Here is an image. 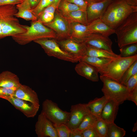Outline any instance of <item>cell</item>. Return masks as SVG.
Segmentation results:
<instances>
[{
	"instance_id": "cell-35",
	"label": "cell",
	"mask_w": 137,
	"mask_h": 137,
	"mask_svg": "<svg viewBox=\"0 0 137 137\" xmlns=\"http://www.w3.org/2000/svg\"><path fill=\"white\" fill-rule=\"evenodd\" d=\"M54 0H41L37 5L32 9V12L37 17L38 14L44 9L52 4Z\"/></svg>"
},
{
	"instance_id": "cell-32",
	"label": "cell",
	"mask_w": 137,
	"mask_h": 137,
	"mask_svg": "<svg viewBox=\"0 0 137 137\" xmlns=\"http://www.w3.org/2000/svg\"><path fill=\"white\" fill-rule=\"evenodd\" d=\"M94 127L98 137H106L108 124L101 118L98 119Z\"/></svg>"
},
{
	"instance_id": "cell-27",
	"label": "cell",
	"mask_w": 137,
	"mask_h": 137,
	"mask_svg": "<svg viewBox=\"0 0 137 137\" xmlns=\"http://www.w3.org/2000/svg\"><path fill=\"white\" fill-rule=\"evenodd\" d=\"M57 7L52 4L43 10L37 16V20L43 24L48 23L53 19Z\"/></svg>"
},
{
	"instance_id": "cell-14",
	"label": "cell",
	"mask_w": 137,
	"mask_h": 137,
	"mask_svg": "<svg viewBox=\"0 0 137 137\" xmlns=\"http://www.w3.org/2000/svg\"><path fill=\"white\" fill-rule=\"evenodd\" d=\"M112 0H105L87 4L86 11L89 24L96 19H101Z\"/></svg>"
},
{
	"instance_id": "cell-7",
	"label": "cell",
	"mask_w": 137,
	"mask_h": 137,
	"mask_svg": "<svg viewBox=\"0 0 137 137\" xmlns=\"http://www.w3.org/2000/svg\"><path fill=\"white\" fill-rule=\"evenodd\" d=\"M34 42L40 45L49 56L72 63L78 62L73 56L66 53L60 47L56 39H43Z\"/></svg>"
},
{
	"instance_id": "cell-28",
	"label": "cell",
	"mask_w": 137,
	"mask_h": 137,
	"mask_svg": "<svg viewBox=\"0 0 137 137\" xmlns=\"http://www.w3.org/2000/svg\"><path fill=\"white\" fill-rule=\"evenodd\" d=\"M82 9L77 5L64 0H61L56 10L63 16L72 11Z\"/></svg>"
},
{
	"instance_id": "cell-18",
	"label": "cell",
	"mask_w": 137,
	"mask_h": 137,
	"mask_svg": "<svg viewBox=\"0 0 137 137\" xmlns=\"http://www.w3.org/2000/svg\"><path fill=\"white\" fill-rule=\"evenodd\" d=\"M119 105L115 100L108 99L102 110L101 118L108 124L114 122Z\"/></svg>"
},
{
	"instance_id": "cell-45",
	"label": "cell",
	"mask_w": 137,
	"mask_h": 137,
	"mask_svg": "<svg viewBox=\"0 0 137 137\" xmlns=\"http://www.w3.org/2000/svg\"><path fill=\"white\" fill-rule=\"evenodd\" d=\"M87 4L101 2L105 0H84Z\"/></svg>"
},
{
	"instance_id": "cell-10",
	"label": "cell",
	"mask_w": 137,
	"mask_h": 137,
	"mask_svg": "<svg viewBox=\"0 0 137 137\" xmlns=\"http://www.w3.org/2000/svg\"><path fill=\"white\" fill-rule=\"evenodd\" d=\"M43 24L55 32L57 41L70 38V23L56 9L53 20Z\"/></svg>"
},
{
	"instance_id": "cell-19",
	"label": "cell",
	"mask_w": 137,
	"mask_h": 137,
	"mask_svg": "<svg viewBox=\"0 0 137 137\" xmlns=\"http://www.w3.org/2000/svg\"><path fill=\"white\" fill-rule=\"evenodd\" d=\"M91 34L88 25L78 23H70V38L76 40L83 42Z\"/></svg>"
},
{
	"instance_id": "cell-26",
	"label": "cell",
	"mask_w": 137,
	"mask_h": 137,
	"mask_svg": "<svg viewBox=\"0 0 137 137\" xmlns=\"http://www.w3.org/2000/svg\"><path fill=\"white\" fill-rule=\"evenodd\" d=\"M86 56L114 59L120 57L114 52L86 44Z\"/></svg>"
},
{
	"instance_id": "cell-2",
	"label": "cell",
	"mask_w": 137,
	"mask_h": 137,
	"mask_svg": "<svg viewBox=\"0 0 137 137\" xmlns=\"http://www.w3.org/2000/svg\"><path fill=\"white\" fill-rule=\"evenodd\" d=\"M137 11V7L128 5L125 0H112L101 20L115 29L132 13Z\"/></svg>"
},
{
	"instance_id": "cell-34",
	"label": "cell",
	"mask_w": 137,
	"mask_h": 137,
	"mask_svg": "<svg viewBox=\"0 0 137 137\" xmlns=\"http://www.w3.org/2000/svg\"><path fill=\"white\" fill-rule=\"evenodd\" d=\"M53 125L58 137H70L71 130L65 124Z\"/></svg>"
},
{
	"instance_id": "cell-8",
	"label": "cell",
	"mask_w": 137,
	"mask_h": 137,
	"mask_svg": "<svg viewBox=\"0 0 137 137\" xmlns=\"http://www.w3.org/2000/svg\"><path fill=\"white\" fill-rule=\"evenodd\" d=\"M42 111L54 124H66L69 118L70 112L62 110L57 103L49 99H46L43 102Z\"/></svg>"
},
{
	"instance_id": "cell-47",
	"label": "cell",
	"mask_w": 137,
	"mask_h": 137,
	"mask_svg": "<svg viewBox=\"0 0 137 137\" xmlns=\"http://www.w3.org/2000/svg\"><path fill=\"white\" fill-rule=\"evenodd\" d=\"M137 130V122L134 124V126L132 129V131L135 132Z\"/></svg>"
},
{
	"instance_id": "cell-13",
	"label": "cell",
	"mask_w": 137,
	"mask_h": 137,
	"mask_svg": "<svg viewBox=\"0 0 137 137\" xmlns=\"http://www.w3.org/2000/svg\"><path fill=\"white\" fill-rule=\"evenodd\" d=\"M6 100L27 118L34 117L36 115L39 108L40 105H35L14 96L9 97Z\"/></svg>"
},
{
	"instance_id": "cell-41",
	"label": "cell",
	"mask_w": 137,
	"mask_h": 137,
	"mask_svg": "<svg viewBox=\"0 0 137 137\" xmlns=\"http://www.w3.org/2000/svg\"><path fill=\"white\" fill-rule=\"evenodd\" d=\"M22 2L21 0H0V6L7 5H16Z\"/></svg>"
},
{
	"instance_id": "cell-17",
	"label": "cell",
	"mask_w": 137,
	"mask_h": 137,
	"mask_svg": "<svg viewBox=\"0 0 137 137\" xmlns=\"http://www.w3.org/2000/svg\"><path fill=\"white\" fill-rule=\"evenodd\" d=\"M14 96L35 105H40L37 94L31 88L26 85L21 84L15 90Z\"/></svg>"
},
{
	"instance_id": "cell-21",
	"label": "cell",
	"mask_w": 137,
	"mask_h": 137,
	"mask_svg": "<svg viewBox=\"0 0 137 137\" xmlns=\"http://www.w3.org/2000/svg\"><path fill=\"white\" fill-rule=\"evenodd\" d=\"M21 84L17 75L11 72L6 71L0 74V87L15 90Z\"/></svg>"
},
{
	"instance_id": "cell-29",
	"label": "cell",
	"mask_w": 137,
	"mask_h": 137,
	"mask_svg": "<svg viewBox=\"0 0 137 137\" xmlns=\"http://www.w3.org/2000/svg\"><path fill=\"white\" fill-rule=\"evenodd\" d=\"M98 119L90 112L85 116L77 129L82 132L85 130L93 127Z\"/></svg>"
},
{
	"instance_id": "cell-23",
	"label": "cell",
	"mask_w": 137,
	"mask_h": 137,
	"mask_svg": "<svg viewBox=\"0 0 137 137\" xmlns=\"http://www.w3.org/2000/svg\"><path fill=\"white\" fill-rule=\"evenodd\" d=\"M113 59L85 56L80 61H84L92 65L97 69L100 75H101Z\"/></svg>"
},
{
	"instance_id": "cell-37",
	"label": "cell",
	"mask_w": 137,
	"mask_h": 137,
	"mask_svg": "<svg viewBox=\"0 0 137 137\" xmlns=\"http://www.w3.org/2000/svg\"><path fill=\"white\" fill-rule=\"evenodd\" d=\"M15 91L9 88L0 87V98L6 100L9 97L14 96Z\"/></svg>"
},
{
	"instance_id": "cell-5",
	"label": "cell",
	"mask_w": 137,
	"mask_h": 137,
	"mask_svg": "<svg viewBox=\"0 0 137 137\" xmlns=\"http://www.w3.org/2000/svg\"><path fill=\"white\" fill-rule=\"evenodd\" d=\"M103 83L101 91L108 99H112L120 105L127 100L131 92L124 85L106 76L100 75Z\"/></svg>"
},
{
	"instance_id": "cell-43",
	"label": "cell",
	"mask_w": 137,
	"mask_h": 137,
	"mask_svg": "<svg viewBox=\"0 0 137 137\" xmlns=\"http://www.w3.org/2000/svg\"><path fill=\"white\" fill-rule=\"evenodd\" d=\"M32 9L35 8L41 0H28Z\"/></svg>"
},
{
	"instance_id": "cell-33",
	"label": "cell",
	"mask_w": 137,
	"mask_h": 137,
	"mask_svg": "<svg viewBox=\"0 0 137 137\" xmlns=\"http://www.w3.org/2000/svg\"><path fill=\"white\" fill-rule=\"evenodd\" d=\"M137 74V60L134 61L126 71L120 81L124 85L131 77Z\"/></svg>"
},
{
	"instance_id": "cell-15",
	"label": "cell",
	"mask_w": 137,
	"mask_h": 137,
	"mask_svg": "<svg viewBox=\"0 0 137 137\" xmlns=\"http://www.w3.org/2000/svg\"><path fill=\"white\" fill-rule=\"evenodd\" d=\"M86 44L113 52L112 42L109 37L98 33H91L83 41Z\"/></svg>"
},
{
	"instance_id": "cell-1",
	"label": "cell",
	"mask_w": 137,
	"mask_h": 137,
	"mask_svg": "<svg viewBox=\"0 0 137 137\" xmlns=\"http://www.w3.org/2000/svg\"><path fill=\"white\" fill-rule=\"evenodd\" d=\"M17 11L15 5L0 6V39L26 31L24 25L20 24L15 16Z\"/></svg>"
},
{
	"instance_id": "cell-3",
	"label": "cell",
	"mask_w": 137,
	"mask_h": 137,
	"mask_svg": "<svg viewBox=\"0 0 137 137\" xmlns=\"http://www.w3.org/2000/svg\"><path fill=\"white\" fill-rule=\"evenodd\" d=\"M24 27L26 30L25 32L11 37L20 45H24L32 41L43 39H57V35L54 31L38 20L32 21L29 26L24 25Z\"/></svg>"
},
{
	"instance_id": "cell-20",
	"label": "cell",
	"mask_w": 137,
	"mask_h": 137,
	"mask_svg": "<svg viewBox=\"0 0 137 137\" xmlns=\"http://www.w3.org/2000/svg\"><path fill=\"white\" fill-rule=\"evenodd\" d=\"M88 26L91 33H98L108 37L115 33V30L110 27L101 19L93 21L89 23Z\"/></svg>"
},
{
	"instance_id": "cell-22",
	"label": "cell",
	"mask_w": 137,
	"mask_h": 137,
	"mask_svg": "<svg viewBox=\"0 0 137 137\" xmlns=\"http://www.w3.org/2000/svg\"><path fill=\"white\" fill-rule=\"evenodd\" d=\"M16 6L18 11L15 16L17 18L31 21L37 20V17L32 12V9L28 0H25L22 3L16 5Z\"/></svg>"
},
{
	"instance_id": "cell-36",
	"label": "cell",
	"mask_w": 137,
	"mask_h": 137,
	"mask_svg": "<svg viewBox=\"0 0 137 137\" xmlns=\"http://www.w3.org/2000/svg\"><path fill=\"white\" fill-rule=\"evenodd\" d=\"M130 92H131L137 86V74L130 78L124 85Z\"/></svg>"
},
{
	"instance_id": "cell-12",
	"label": "cell",
	"mask_w": 137,
	"mask_h": 137,
	"mask_svg": "<svg viewBox=\"0 0 137 137\" xmlns=\"http://www.w3.org/2000/svg\"><path fill=\"white\" fill-rule=\"evenodd\" d=\"M35 131L38 137H58L53 124L42 111L38 116Z\"/></svg>"
},
{
	"instance_id": "cell-24",
	"label": "cell",
	"mask_w": 137,
	"mask_h": 137,
	"mask_svg": "<svg viewBox=\"0 0 137 137\" xmlns=\"http://www.w3.org/2000/svg\"><path fill=\"white\" fill-rule=\"evenodd\" d=\"M108 99L104 95L90 101L87 105L90 113L97 118H101L102 110Z\"/></svg>"
},
{
	"instance_id": "cell-31",
	"label": "cell",
	"mask_w": 137,
	"mask_h": 137,
	"mask_svg": "<svg viewBox=\"0 0 137 137\" xmlns=\"http://www.w3.org/2000/svg\"><path fill=\"white\" fill-rule=\"evenodd\" d=\"M120 57H128L134 56L137 53V43L131 44L120 48Z\"/></svg>"
},
{
	"instance_id": "cell-44",
	"label": "cell",
	"mask_w": 137,
	"mask_h": 137,
	"mask_svg": "<svg viewBox=\"0 0 137 137\" xmlns=\"http://www.w3.org/2000/svg\"><path fill=\"white\" fill-rule=\"evenodd\" d=\"M127 4L133 7H137V0H125Z\"/></svg>"
},
{
	"instance_id": "cell-40",
	"label": "cell",
	"mask_w": 137,
	"mask_h": 137,
	"mask_svg": "<svg viewBox=\"0 0 137 137\" xmlns=\"http://www.w3.org/2000/svg\"><path fill=\"white\" fill-rule=\"evenodd\" d=\"M127 100L132 101L137 106V86L131 92L130 95Z\"/></svg>"
},
{
	"instance_id": "cell-6",
	"label": "cell",
	"mask_w": 137,
	"mask_h": 137,
	"mask_svg": "<svg viewBox=\"0 0 137 137\" xmlns=\"http://www.w3.org/2000/svg\"><path fill=\"white\" fill-rule=\"evenodd\" d=\"M137 60V54L128 57H119L113 59L103 74L120 83L121 79L127 69Z\"/></svg>"
},
{
	"instance_id": "cell-30",
	"label": "cell",
	"mask_w": 137,
	"mask_h": 137,
	"mask_svg": "<svg viewBox=\"0 0 137 137\" xmlns=\"http://www.w3.org/2000/svg\"><path fill=\"white\" fill-rule=\"evenodd\" d=\"M126 133L123 128L118 126L114 122L108 124L106 137H123Z\"/></svg>"
},
{
	"instance_id": "cell-46",
	"label": "cell",
	"mask_w": 137,
	"mask_h": 137,
	"mask_svg": "<svg viewBox=\"0 0 137 137\" xmlns=\"http://www.w3.org/2000/svg\"><path fill=\"white\" fill-rule=\"evenodd\" d=\"M61 0H54V1L52 3L55 6H56L57 8V7Z\"/></svg>"
},
{
	"instance_id": "cell-38",
	"label": "cell",
	"mask_w": 137,
	"mask_h": 137,
	"mask_svg": "<svg viewBox=\"0 0 137 137\" xmlns=\"http://www.w3.org/2000/svg\"><path fill=\"white\" fill-rule=\"evenodd\" d=\"M83 137H98L94 127H92L82 131Z\"/></svg>"
},
{
	"instance_id": "cell-11",
	"label": "cell",
	"mask_w": 137,
	"mask_h": 137,
	"mask_svg": "<svg viewBox=\"0 0 137 137\" xmlns=\"http://www.w3.org/2000/svg\"><path fill=\"white\" fill-rule=\"evenodd\" d=\"M69 118L66 125L71 130L77 128L85 116L90 113L87 104L71 106Z\"/></svg>"
},
{
	"instance_id": "cell-9",
	"label": "cell",
	"mask_w": 137,
	"mask_h": 137,
	"mask_svg": "<svg viewBox=\"0 0 137 137\" xmlns=\"http://www.w3.org/2000/svg\"><path fill=\"white\" fill-rule=\"evenodd\" d=\"M57 41L63 50L73 56L78 62L86 56V44L83 42L70 38Z\"/></svg>"
},
{
	"instance_id": "cell-39",
	"label": "cell",
	"mask_w": 137,
	"mask_h": 137,
	"mask_svg": "<svg viewBox=\"0 0 137 137\" xmlns=\"http://www.w3.org/2000/svg\"><path fill=\"white\" fill-rule=\"evenodd\" d=\"M71 3L74 4L81 8L86 9L87 3L84 0H64Z\"/></svg>"
},
{
	"instance_id": "cell-16",
	"label": "cell",
	"mask_w": 137,
	"mask_h": 137,
	"mask_svg": "<svg viewBox=\"0 0 137 137\" xmlns=\"http://www.w3.org/2000/svg\"><path fill=\"white\" fill-rule=\"evenodd\" d=\"M75 66V70L79 75L93 82L99 80L98 71L95 67L83 61H79Z\"/></svg>"
},
{
	"instance_id": "cell-42",
	"label": "cell",
	"mask_w": 137,
	"mask_h": 137,
	"mask_svg": "<svg viewBox=\"0 0 137 137\" xmlns=\"http://www.w3.org/2000/svg\"><path fill=\"white\" fill-rule=\"evenodd\" d=\"M70 137H83L82 132L77 128L71 130Z\"/></svg>"
},
{
	"instance_id": "cell-4",
	"label": "cell",
	"mask_w": 137,
	"mask_h": 137,
	"mask_svg": "<svg viewBox=\"0 0 137 137\" xmlns=\"http://www.w3.org/2000/svg\"><path fill=\"white\" fill-rule=\"evenodd\" d=\"M115 30L119 48L137 43V11L130 14Z\"/></svg>"
},
{
	"instance_id": "cell-25",
	"label": "cell",
	"mask_w": 137,
	"mask_h": 137,
	"mask_svg": "<svg viewBox=\"0 0 137 137\" xmlns=\"http://www.w3.org/2000/svg\"><path fill=\"white\" fill-rule=\"evenodd\" d=\"M63 16L70 23H78L85 25L89 24L86 9H80L73 11Z\"/></svg>"
},
{
	"instance_id": "cell-48",
	"label": "cell",
	"mask_w": 137,
	"mask_h": 137,
	"mask_svg": "<svg viewBox=\"0 0 137 137\" xmlns=\"http://www.w3.org/2000/svg\"><path fill=\"white\" fill-rule=\"evenodd\" d=\"M23 2V1H25V0H21Z\"/></svg>"
}]
</instances>
